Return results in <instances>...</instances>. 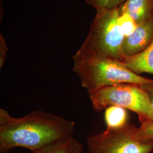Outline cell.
<instances>
[{
    "label": "cell",
    "instance_id": "6da1fadb",
    "mask_svg": "<svg viewBox=\"0 0 153 153\" xmlns=\"http://www.w3.org/2000/svg\"><path fill=\"white\" fill-rule=\"evenodd\" d=\"M73 121L47 112L33 111L21 117H14L0 109V153L14 148L35 150L51 143L73 136Z\"/></svg>",
    "mask_w": 153,
    "mask_h": 153
},
{
    "label": "cell",
    "instance_id": "7a4b0ae2",
    "mask_svg": "<svg viewBox=\"0 0 153 153\" xmlns=\"http://www.w3.org/2000/svg\"><path fill=\"white\" fill-rule=\"evenodd\" d=\"M73 70L88 95L101 88L121 83L138 85L153 83V79L133 72L120 61L88 57L78 51L73 55Z\"/></svg>",
    "mask_w": 153,
    "mask_h": 153
},
{
    "label": "cell",
    "instance_id": "3957f363",
    "mask_svg": "<svg viewBox=\"0 0 153 153\" xmlns=\"http://www.w3.org/2000/svg\"><path fill=\"white\" fill-rule=\"evenodd\" d=\"M96 10L88 36L78 51L88 57L122 61L125 36L118 23L119 8Z\"/></svg>",
    "mask_w": 153,
    "mask_h": 153
},
{
    "label": "cell",
    "instance_id": "277c9868",
    "mask_svg": "<svg viewBox=\"0 0 153 153\" xmlns=\"http://www.w3.org/2000/svg\"><path fill=\"white\" fill-rule=\"evenodd\" d=\"M94 111L100 112L110 105L130 109L138 116L141 123L153 120L152 106L148 93L141 85L121 83L101 88L89 94Z\"/></svg>",
    "mask_w": 153,
    "mask_h": 153
},
{
    "label": "cell",
    "instance_id": "5b68a950",
    "mask_svg": "<svg viewBox=\"0 0 153 153\" xmlns=\"http://www.w3.org/2000/svg\"><path fill=\"white\" fill-rule=\"evenodd\" d=\"M136 126L128 123L118 129H105L87 138L88 153H150L153 143L138 140Z\"/></svg>",
    "mask_w": 153,
    "mask_h": 153
},
{
    "label": "cell",
    "instance_id": "8992f818",
    "mask_svg": "<svg viewBox=\"0 0 153 153\" xmlns=\"http://www.w3.org/2000/svg\"><path fill=\"white\" fill-rule=\"evenodd\" d=\"M153 40V16L137 25L129 35L124 38L123 53L124 57L139 54L146 49Z\"/></svg>",
    "mask_w": 153,
    "mask_h": 153
},
{
    "label": "cell",
    "instance_id": "52a82bcc",
    "mask_svg": "<svg viewBox=\"0 0 153 153\" xmlns=\"http://www.w3.org/2000/svg\"><path fill=\"white\" fill-rule=\"evenodd\" d=\"M121 62L137 74L142 73L153 74V40L142 52L131 57H124Z\"/></svg>",
    "mask_w": 153,
    "mask_h": 153
},
{
    "label": "cell",
    "instance_id": "ba28073f",
    "mask_svg": "<svg viewBox=\"0 0 153 153\" xmlns=\"http://www.w3.org/2000/svg\"><path fill=\"white\" fill-rule=\"evenodd\" d=\"M120 6L137 26L153 16V0H126Z\"/></svg>",
    "mask_w": 153,
    "mask_h": 153
},
{
    "label": "cell",
    "instance_id": "9c48e42d",
    "mask_svg": "<svg viewBox=\"0 0 153 153\" xmlns=\"http://www.w3.org/2000/svg\"><path fill=\"white\" fill-rule=\"evenodd\" d=\"M32 153H83V148L82 143L73 136L51 143Z\"/></svg>",
    "mask_w": 153,
    "mask_h": 153
},
{
    "label": "cell",
    "instance_id": "30bf717a",
    "mask_svg": "<svg viewBox=\"0 0 153 153\" xmlns=\"http://www.w3.org/2000/svg\"><path fill=\"white\" fill-rule=\"evenodd\" d=\"M126 108L117 105H110L105 109L104 120L107 129H118L126 126L127 123Z\"/></svg>",
    "mask_w": 153,
    "mask_h": 153
},
{
    "label": "cell",
    "instance_id": "8fae6325",
    "mask_svg": "<svg viewBox=\"0 0 153 153\" xmlns=\"http://www.w3.org/2000/svg\"><path fill=\"white\" fill-rule=\"evenodd\" d=\"M118 8L119 11L118 23L122 33L126 37L134 30L137 25L121 6H119Z\"/></svg>",
    "mask_w": 153,
    "mask_h": 153
},
{
    "label": "cell",
    "instance_id": "7c38bea8",
    "mask_svg": "<svg viewBox=\"0 0 153 153\" xmlns=\"http://www.w3.org/2000/svg\"><path fill=\"white\" fill-rule=\"evenodd\" d=\"M135 135L140 141L153 143V120L145 121L135 129Z\"/></svg>",
    "mask_w": 153,
    "mask_h": 153
},
{
    "label": "cell",
    "instance_id": "4fadbf2b",
    "mask_svg": "<svg viewBox=\"0 0 153 153\" xmlns=\"http://www.w3.org/2000/svg\"><path fill=\"white\" fill-rule=\"evenodd\" d=\"M126 0H86L88 5L98 9H114L118 7Z\"/></svg>",
    "mask_w": 153,
    "mask_h": 153
},
{
    "label": "cell",
    "instance_id": "5bb4252c",
    "mask_svg": "<svg viewBox=\"0 0 153 153\" xmlns=\"http://www.w3.org/2000/svg\"><path fill=\"white\" fill-rule=\"evenodd\" d=\"M8 51L7 45L4 37L0 34V68L4 65L5 61L6 54Z\"/></svg>",
    "mask_w": 153,
    "mask_h": 153
},
{
    "label": "cell",
    "instance_id": "9a60e30c",
    "mask_svg": "<svg viewBox=\"0 0 153 153\" xmlns=\"http://www.w3.org/2000/svg\"><path fill=\"white\" fill-rule=\"evenodd\" d=\"M141 86L146 91V92L148 93V96L149 97L151 104H152L153 112V83L146 84V85H141Z\"/></svg>",
    "mask_w": 153,
    "mask_h": 153
},
{
    "label": "cell",
    "instance_id": "2e32d148",
    "mask_svg": "<svg viewBox=\"0 0 153 153\" xmlns=\"http://www.w3.org/2000/svg\"><path fill=\"white\" fill-rule=\"evenodd\" d=\"M2 1V0H1V1Z\"/></svg>",
    "mask_w": 153,
    "mask_h": 153
}]
</instances>
